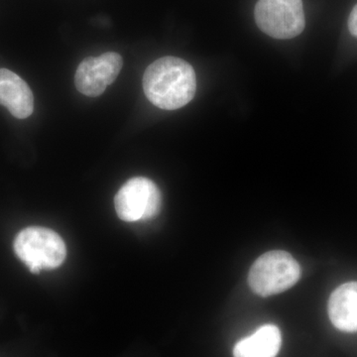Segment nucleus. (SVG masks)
I'll use <instances>...</instances> for the list:
<instances>
[{
	"label": "nucleus",
	"mask_w": 357,
	"mask_h": 357,
	"mask_svg": "<svg viewBox=\"0 0 357 357\" xmlns=\"http://www.w3.org/2000/svg\"><path fill=\"white\" fill-rule=\"evenodd\" d=\"M0 105L20 119H27L34 110L31 89L13 70L0 69Z\"/></svg>",
	"instance_id": "0eeeda50"
},
{
	"label": "nucleus",
	"mask_w": 357,
	"mask_h": 357,
	"mask_svg": "<svg viewBox=\"0 0 357 357\" xmlns=\"http://www.w3.org/2000/svg\"><path fill=\"white\" fill-rule=\"evenodd\" d=\"M143 89L150 102L159 109H181L196 95V73L182 59L163 57L155 61L145 70Z\"/></svg>",
	"instance_id": "f257e3e1"
},
{
	"label": "nucleus",
	"mask_w": 357,
	"mask_h": 357,
	"mask_svg": "<svg viewBox=\"0 0 357 357\" xmlns=\"http://www.w3.org/2000/svg\"><path fill=\"white\" fill-rule=\"evenodd\" d=\"M123 66V59L114 52L88 57L77 67L75 84L79 93L91 98L102 95L114 83Z\"/></svg>",
	"instance_id": "423d86ee"
},
{
	"label": "nucleus",
	"mask_w": 357,
	"mask_h": 357,
	"mask_svg": "<svg viewBox=\"0 0 357 357\" xmlns=\"http://www.w3.org/2000/svg\"><path fill=\"white\" fill-rule=\"evenodd\" d=\"M328 317L337 330L357 332V282L335 289L328 301Z\"/></svg>",
	"instance_id": "6e6552de"
},
{
	"label": "nucleus",
	"mask_w": 357,
	"mask_h": 357,
	"mask_svg": "<svg viewBox=\"0 0 357 357\" xmlns=\"http://www.w3.org/2000/svg\"><path fill=\"white\" fill-rule=\"evenodd\" d=\"M301 276L299 263L286 251L275 250L260 256L250 268L248 283L262 297L280 294L293 287Z\"/></svg>",
	"instance_id": "7ed1b4c3"
},
{
	"label": "nucleus",
	"mask_w": 357,
	"mask_h": 357,
	"mask_svg": "<svg viewBox=\"0 0 357 357\" xmlns=\"http://www.w3.org/2000/svg\"><path fill=\"white\" fill-rule=\"evenodd\" d=\"M114 204L117 215L123 222L151 220L161 208V192L150 178H132L115 195Z\"/></svg>",
	"instance_id": "39448f33"
},
{
	"label": "nucleus",
	"mask_w": 357,
	"mask_h": 357,
	"mask_svg": "<svg viewBox=\"0 0 357 357\" xmlns=\"http://www.w3.org/2000/svg\"><path fill=\"white\" fill-rule=\"evenodd\" d=\"M255 18L259 29L275 39H292L306 26L302 0H258Z\"/></svg>",
	"instance_id": "20e7f679"
},
{
	"label": "nucleus",
	"mask_w": 357,
	"mask_h": 357,
	"mask_svg": "<svg viewBox=\"0 0 357 357\" xmlns=\"http://www.w3.org/2000/svg\"><path fill=\"white\" fill-rule=\"evenodd\" d=\"M349 32L357 38V4L352 9L349 17Z\"/></svg>",
	"instance_id": "9d476101"
},
{
	"label": "nucleus",
	"mask_w": 357,
	"mask_h": 357,
	"mask_svg": "<svg viewBox=\"0 0 357 357\" xmlns=\"http://www.w3.org/2000/svg\"><path fill=\"white\" fill-rule=\"evenodd\" d=\"M282 335L278 326L265 325L248 337L239 340L234 357H276L280 351Z\"/></svg>",
	"instance_id": "1a4fd4ad"
},
{
	"label": "nucleus",
	"mask_w": 357,
	"mask_h": 357,
	"mask_svg": "<svg viewBox=\"0 0 357 357\" xmlns=\"http://www.w3.org/2000/svg\"><path fill=\"white\" fill-rule=\"evenodd\" d=\"M13 248L17 257L34 274L61 266L67 256L62 237L54 230L42 227L20 230L14 239Z\"/></svg>",
	"instance_id": "f03ea898"
}]
</instances>
